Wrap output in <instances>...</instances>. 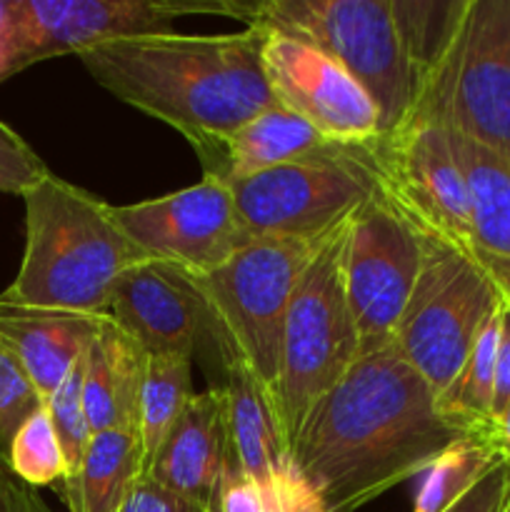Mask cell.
<instances>
[{"label":"cell","mask_w":510,"mask_h":512,"mask_svg":"<svg viewBox=\"0 0 510 512\" xmlns=\"http://www.w3.org/2000/svg\"><path fill=\"white\" fill-rule=\"evenodd\" d=\"M350 143H335L283 105H270L220 143L198 148L203 173L230 183L300 160L323 158Z\"/></svg>","instance_id":"cell-18"},{"label":"cell","mask_w":510,"mask_h":512,"mask_svg":"<svg viewBox=\"0 0 510 512\" xmlns=\"http://www.w3.org/2000/svg\"><path fill=\"white\" fill-rule=\"evenodd\" d=\"M193 358L170 355L148 358L143 393H140L138 438L143 448V478L150 473L155 455L193 398Z\"/></svg>","instance_id":"cell-23"},{"label":"cell","mask_w":510,"mask_h":512,"mask_svg":"<svg viewBox=\"0 0 510 512\" xmlns=\"http://www.w3.org/2000/svg\"><path fill=\"white\" fill-rule=\"evenodd\" d=\"M470 258L483 268V273L488 275L490 283H493L495 290H498L500 300L510 308V258L488 253V250H480V248H473Z\"/></svg>","instance_id":"cell-36"},{"label":"cell","mask_w":510,"mask_h":512,"mask_svg":"<svg viewBox=\"0 0 510 512\" xmlns=\"http://www.w3.org/2000/svg\"><path fill=\"white\" fill-rule=\"evenodd\" d=\"M48 175L50 170L43 158L5 120H0V193L23 198Z\"/></svg>","instance_id":"cell-29"},{"label":"cell","mask_w":510,"mask_h":512,"mask_svg":"<svg viewBox=\"0 0 510 512\" xmlns=\"http://www.w3.org/2000/svg\"><path fill=\"white\" fill-rule=\"evenodd\" d=\"M105 315L148 358H193L200 333L210 328L205 300L188 273L158 260L133 265L115 280Z\"/></svg>","instance_id":"cell-16"},{"label":"cell","mask_w":510,"mask_h":512,"mask_svg":"<svg viewBox=\"0 0 510 512\" xmlns=\"http://www.w3.org/2000/svg\"><path fill=\"white\" fill-rule=\"evenodd\" d=\"M113 218L150 260L185 273H210L253 243L228 183L213 175L163 198L113 205Z\"/></svg>","instance_id":"cell-11"},{"label":"cell","mask_w":510,"mask_h":512,"mask_svg":"<svg viewBox=\"0 0 510 512\" xmlns=\"http://www.w3.org/2000/svg\"><path fill=\"white\" fill-rule=\"evenodd\" d=\"M143 478V448L135 433H98L90 440L78 473L60 483L70 512H120Z\"/></svg>","instance_id":"cell-21"},{"label":"cell","mask_w":510,"mask_h":512,"mask_svg":"<svg viewBox=\"0 0 510 512\" xmlns=\"http://www.w3.org/2000/svg\"><path fill=\"white\" fill-rule=\"evenodd\" d=\"M500 305L503 300L483 268L470 255L433 238L395 328L393 348L438 398Z\"/></svg>","instance_id":"cell-9"},{"label":"cell","mask_w":510,"mask_h":512,"mask_svg":"<svg viewBox=\"0 0 510 512\" xmlns=\"http://www.w3.org/2000/svg\"><path fill=\"white\" fill-rule=\"evenodd\" d=\"M378 155L385 198L425 235L473 253V203L448 133L408 123L378 140Z\"/></svg>","instance_id":"cell-12"},{"label":"cell","mask_w":510,"mask_h":512,"mask_svg":"<svg viewBox=\"0 0 510 512\" xmlns=\"http://www.w3.org/2000/svg\"><path fill=\"white\" fill-rule=\"evenodd\" d=\"M218 512H265L263 498H260L258 490L245 480V475L240 473L233 455H230L228 470H225L223 483H220Z\"/></svg>","instance_id":"cell-33"},{"label":"cell","mask_w":510,"mask_h":512,"mask_svg":"<svg viewBox=\"0 0 510 512\" xmlns=\"http://www.w3.org/2000/svg\"><path fill=\"white\" fill-rule=\"evenodd\" d=\"M0 512H53L28 483L13 473L8 455L0 453Z\"/></svg>","instance_id":"cell-34"},{"label":"cell","mask_w":510,"mask_h":512,"mask_svg":"<svg viewBox=\"0 0 510 512\" xmlns=\"http://www.w3.org/2000/svg\"><path fill=\"white\" fill-rule=\"evenodd\" d=\"M83 375H85V355L70 368L60 388L55 390L53 398L45 403L50 420H53L55 435L63 448L65 465H68V478L78 473L83 455L88 450L93 433H90L88 415H85L83 403ZM65 478V480H68Z\"/></svg>","instance_id":"cell-27"},{"label":"cell","mask_w":510,"mask_h":512,"mask_svg":"<svg viewBox=\"0 0 510 512\" xmlns=\"http://www.w3.org/2000/svg\"><path fill=\"white\" fill-rule=\"evenodd\" d=\"M15 75L13 0H0V83Z\"/></svg>","instance_id":"cell-35"},{"label":"cell","mask_w":510,"mask_h":512,"mask_svg":"<svg viewBox=\"0 0 510 512\" xmlns=\"http://www.w3.org/2000/svg\"><path fill=\"white\" fill-rule=\"evenodd\" d=\"M408 123L510 155V0H465Z\"/></svg>","instance_id":"cell-5"},{"label":"cell","mask_w":510,"mask_h":512,"mask_svg":"<svg viewBox=\"0 0 510 512\" xmlns=\"http://www.w3.org/2000/svg\"><path fill=\"white\" fill-rule=\"evenodd\" d=\"M245 25L288 35L343 65L373 98L383 135L408 123L423 73L395 0H255Z\"/></svg>","instance_id":"cell-4"},{"label":"cell","mask_w":510,"mask_h":512,"mask_svg":"<svg viewBox=\"0 0 510 512\" xmlns=\"http://www.w3.org/2000/svg\"><path fill=\"white\" fill-rule=\"evenodd\" d=\"M448 138L468 180L475 248L510 258V155L453 133Z\"/></svg>","instance_id":"cell-22"},{"label":"cell","mask_w":510,"mask_h":512,"mask_svg":"<svg viewBox=\"0 0 510 512\" xmlns=\"http://www.w3.org/2000/svg\"><path fill=\"white\" fill-rule=\"evenodd\" d=\"M43 405V398L30 383L18 358L5 345H0V453L8 455L18 430Z\"/></svg>","instance_id":"cell-28"},{"label":"cell","mask_w":510,"mask_h":512,"mask_svg":"<svg viewBox=\"0 0 510 512\" xmlns=\"http://www.w3.org/2000/svg\"><path fill=\"white\" fill-rule=\"evenodd\" d=\"M500 308L485 323L470 350L468 360L458 370L453 383L438 395L440 413L448 415L455 425L468 433H485L493 438V383H495V350H498Z\"/></svg>","instance_id":"cell-24"},{"label":"cell","mask_w":510,"mask_h":512,"mask_svg":"<svg viewBox=\"0 0 510 512\" xmlns=\"http://www.w3.org/2000/svg\"><path fill=\"white\" fill-rule=\"evenodd\" d=\"M223 400L235 465L263 498L265 512H305L290 448L273 398L235 353L220 348Z\"/></svg>","instance_id":"cell-15"},{"label":"cell","mask_w":510,"mask_h":512,"mask_svg":"<svg viewBox=\"0 0 510 512\" xmlns=\"http://www.w3.org/2000/svg\"><path fill=\"white\" fill-rule=\"evenodd\" d=\"M350 218L318 245L285 315L273 403L288 448L313 405L358 363V328L343 278Z\"/></svg>","instance_id":"cell-6"},{"label":"cell","mask_w":510,"mask_h":512,"mask_svg":"<svg viewBox=\"0 0 510 512\" xmlns=\"http://www.w3.org/2000/svg\"><path fill=\"white\" fill-rule=\"evenodd\" d=\"M95 83L130 108L178 130L193 150L220 143L275 105L260 35H143L83 50Z\"/></svg>","instance_id":"cell-2"},{"label":"cell","mask_w":510,"mask_h":512,"mask_svg":"<svg viewBox=\"0 0 510 512\" xmlns=\"http://www.w3.org/2000/svg\"><path fill=\"white\" fill-rule=\"evenodd\" d=\"M310 240L255 238L210 273H188L205 300L218 348L238 355L275 395L285 315L303 270L318 250Z\"/></svg>","instance_id":"cell-7"},{"label":"cell","mask_w":510,"mask_h":512,"mask_svg":"<svg viewBox=\"0 0 510 512\" xmlns=\"http://www.w3.org/2000/svg\"><path fill=\"white\" fill-rule=\"evenodd\" d=\"M493 443H495V448H498V453L503 455L505 463H510V405H508V410H505L503 418L495 423Z\"/></svg>","instance_id":"cell-37"},{"label":"cell","mask_w":510,"mask_h":512,"mask_svg":"<svg viewBox=\"0 0 510 512\" xmlns=\"http://www.w3.org/2000/svg\"><path fill=\"white\" fill-rule=\"evenodd\" d=\"M120 512H200L188 500L170 493L163 485L150 478H140L135 488L130 490L128 500L123 503Z\"/></svg>","instance_id":"cell-31"},{"label":"cell","mask_w":510,"mask_h":512,"mask_svg":"<svg viewBox=\"0 0 510 512\" xmlns=\"http://www.w3.org/2000/svg\"><path fill=\"white\" fill-rule=\"evenodd\" d=\"M255 33L260 35V63L275 103L293 110L335 143L383 138L373 98L343 65L283 33Z\"/></svg>","instance_id":"cell-13"},{"label":"cell","mask_w":510,"mask_h":512,"mask_svg":"<svg viewBox=\"0 0 510 512\" xmlns=\"http://www.w3.org/2000/svg\"><path fill=\"white\" fill-rule=\"evenodd\" d=\"M230 455L223 390L210 388L190 398L145 478L180 495L200 512H218L220 483Z\"/></svg>","instance_id":"cell-17"},{"label":"cell","mask_w":510,"mask_h":512,"mask_svg":"<svg viewBox=\"0 0 510 512\" xmlns=\"http://www.w3.org/2000/svg\"><path fill=\"white\" fill-rule=\"evenodd\" d=\"M510 503V463H498L448 512H505Z\"/></svg>","instance_id":"cell-30"},{"label":"cell","mask_w":510,"mask_h":512,"mask_svg":"<svg viewBox=\"0 0 510 512\" xmlns=\"http://www.w3.org/2000/svg\"><path fill=\"white\" fill-rule=\"evenodd\" d=\"M145 365V350L105 315L85 350L83 403L90 433L120 430L138 435Z\"/></svg>","instance_id":"cell-20"},{"label":"cell","mask_w":510,"mask_h":512,"mask_svg":"<svg viewBox=\"0 0 510 512\" xmlns=\"http://www.w3.org/2000/svg\"><path fill=\"white\" fill-rule=\"evenodd\" d=\"M15 73L60 55L143 35L175 33L165 0H13Z\"/></svg>","instance_id":"cell-14"},{"label":"cell","mask_w":510,"mask_h":512,"mask_svg":"<svg viewBox=\"0 0 510 512\" xmlns=\"http://www.w3.org/2000/svg\"><path fill=\"white\" fill-rule=\"evenodd\" d=\"M430 240L383 193L353 213L345 238L343 278L358 328V360L393 345Z\"/></svg>","instance_id":"cell-10"},{"label":"cell","mask_w":510,"mask_h":512,"mask_svg":"<svg viewBox=\"0 0 510 512\" xmlns=\"http://www.w3.org/2000/svg\"><path fill=\"white\" fill-rule=\"evenodd\" d=\"M498 463H503V455L490 435L478 433L458 440L425 470L413 512H448Z\"/></svg>","instance_id":"cell-25"},{"label":"cell","mask_w":510,"mask_h":512,"mask_svg":"<svg viewBox=\"0 0 510 512\" xmlns=\"http://www.w3.org/2000/svg\"><path fill=\"white\" fill-rule=\"evenodd\" d=\"M103 318L0 303V345L18 358L43 403H48L93 343Z\"/></svg>","instance_id":"cell-19"},{"label":"cell","mask_w":510,"mask_h":512,"mask_svg":"<svg viewBox=\"0 0 510 512\" xmlns=\"http://www.w3.org/2000/svg\"><path fill=\"white\" fill-rule=\"evenodd\" d=\"M398 350L365 355L323 395L290 443L305 512H358L468 438ZM485 435V433H483Z\"/></svg>","instance_id":"cell-1"},{"label":"cell","mask_w":510,"mask_h":512,"mask_svg":"<svg viewBox=\"0 0 510 512\" xmlns=\"http://www.w3.org/2000/svg\"><path fill=\"white\" fill-rule=\"evenodd\" d=\"M8 463L13 473L30 488H45V485H60L68 478L63 448L55 435L53 420L48 408L25 420L23 428L13 438L8 450Z\"/></svg>","instance_id":"cell-26"},{"label":"cell","mask_w":510,"mask_h":512,"mask_svg":"<svg viewBox=\"0 0 510 512\" xmlns=\"http://www.w3.org/2000/svg\"><path fill=\"white\" fill-rule=\"evenodd\" d=\"M23 200V263L0 303L108 313L115 280L150 260L115 223L113 205L53 173Z\"/></svg>","instance_id":"cell-3"},{"label":"cell","mask_w":510,"mask_h":512,"mask_svg":"<svg viewBox=\"0 0 510 512\" xmlns=\"http://www.w3.org/2000/svg\"><path fill=\"white\" fill-rule=\"evenodd\" d=\"M505 512H510V503H508V508H505Z\"/></svg>","instance_id":"cell-38"},{"label":"cell","mask_w":510,"mask_h":512,"mask_svg":"<svg viewBox=\"0 0 510 512\" xmlns=\"http://www.w3.org/2000/svg\"><path fill=\"white\" fill-rule=\"evenodd\" d=\"M378 140L350 143L323 158L230 180L228 188L250 238L318 243L333 233L360 205L383 193Z\"/></svg>","instance_id":"cell-8"},{"label":"cell","mask_w":510,"mask_h":512,"mask_svg":"<svg viewBox=\"0 0 510 512\" xmlns=\"http://www.w3.org/2000/svg\"><path fill=\"white\" fill-rule=\"evenodd\" d=\"M510 405V308L500 305L498 350H495V383H493V428Z\"/></svg>","instance_id":"cell-32"}]
</instances>
